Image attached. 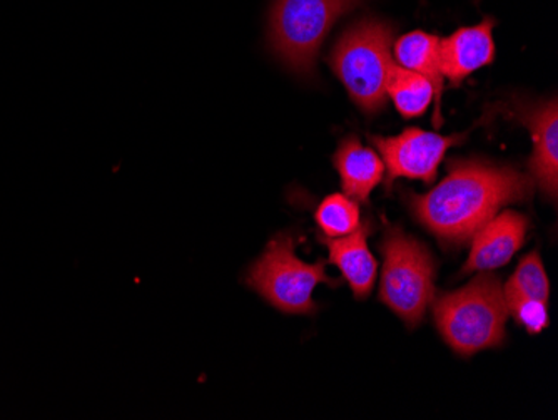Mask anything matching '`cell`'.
<instances>
[{"label": "cell", "mask_w": 558, "mask_h": 420, "mask_svg": "<svg viewBox=\"0 0 558 420\" xmlns=\"http://www.w3.org/2000/svg\"><path fill=\"white\" fill-rule=\"evenodd\" d=\"M526 231L529 219L520 213L504 212L494 216L472 238V252L462 274L492 272L507 265L525 243Z\"/></svg>", "instance_id": "8"}, {"label": "cell", "mask_w": 558, "mask_h": 420, "mask_svg": "<svg viewBox=\"0 0 558 420\" xmlns=\"http://www.w3.org/2000/svg\"><path fill=\"white\" fill-rule=\"evenodd\" d=\"M505 293H515L526 299L548 303L550 300V281L545 274L541 256L537 252L530 253L517 266L515 274L505 285Z\"/></svg>", "instance_id": "16"}, {"label": "cell", "mask_w": 558, "mask_h": 420, "mask_svg": "<svg viewBox=\"0 0 558 420\" xmlns=\"http://www.w3.org/2000/svg\"><path fill=\"white\" fill-rule=\"evenodd\" d=\"M359 4L360 0H275L269 11V51L296 76H313L319 47L335 22Z\"/></svg>", "instance_id": "5"}, {"label": "cell", "mask_w": 558, "mask_h": 420, "mask_svg": "<svg viewBox=\"0 0 558 420\" xmlns=\"http://www.w3.org/2000/svg\"><path fill=\"white\" fill-rule=\"evenodd\" d=\"M495 19L487 17L472 27L440 39L441 74L453 86H460L470 74L495 61V43L492 31Z\"/></svg>", "instance_id": "9"}, {"label": "cell", "mask_w": 558, "mask_h": 420, "mask_svg": "<svg viewBox=\"0 0 558 420\" xmlns=\"http://www.w3.org/2000/svg\"><path fill=\"white\" fill-rule=\"evenodd\" d=\"M344 194L356 203H368L372 191L384 180L385 163L359 137L348 136L333 158Z\"/></svg>", "instance_id": "12"}, {"label": "cell", "mask_w": 558, "mask_h": 420, "mask_svg": "<svg viewBox=\"0 0 558 420\" xmlns=\"http://www.w3.org/2000/svg\"><path fill=\"white\" fill-rule=\"evenodd\" d=\"M462 140L463 136H441L420 128H407L393 137L369 136L373 146L384 156L388 180L409 178L426 184L437 180L438 166L448 149Z\"/></svg>", "instance_id": "7"}, {"label": "cell", "mask_w": 558, "mask_h": 420, "mask_svg": "<svg viewBox=\"0 0 558 420\" xmlns=\"http://www.w3.org/2000/svg\"><path fill=\"white\" fill-rule=\"evenodd\" d=\"M393 27L379 19L354 22L337 40L328 62L348 96L363 111H381L387 103V86L393 71Z\"/></svg>", "instance_id": "3"}, {"label": "cell", "mask_w": 558, "mask_h": 420, "mask_svg": "<svg viewBox=\"0 0 558 420\" xmlns=\"http://www.w3.org/2000/svg\"><path fill=\"white\" fill-rule=\"evenodd\" d=\"M387 96L403 118H418L435 99L432 83L418 72L395 65L388 80Z\"/></svg>", "instance_id": "14"}, {"label": "cell", "mask_w": 558, "mask_h": 420, "mask_svg": "<svg viewBox=\"0 0 558 420\" xmlns=\"http://www.w3.org/2000/svg\"><path fill=\"white\" fill-rule=\"evenodd\" d=\"M507 316L500 278L490 272H480L462 290L440 295L434 305L438 332L462 357L500 347Z\"/></svg>", "instance_id": "2"}, {"label": "cell", "mask_w": 558, "mask_h": 420, "mask_svg": "<svg viewBox=\"0 0 558 420\" xmlns=\"http://www.w3.org/2000/svg\"><path fill=\"white\" fill-rule=\"evenodd\" d=\"M379 250L385 260L379 302L416 328L435 299L437 263L422 241L400 228H387Z\"/></svg>", "instance_id": "6"}, {"label": "cell", "mask_w": 558, "mask_h": 420, "mask_svg": "<svg viewBox=\"0 0 558 420\" xmlns=\"http://www.w3.org/2000/svg\"><path fill=\"white\" fill-rule=\"evenodd\" d=\"M504 297L509 315H512L517 320V324L522 325L529 334H541L550 324L547 303L526 299L522 295L505 293V291Z\"/></svg>", "instance_id": "17"}, {"label": "cell", "mask_w": 558, "mask_h": 420, "mask_svg": "<svg viewBox=\"0 0 558 420\" xmlns=\"http://www.w3.org/2000/svg\"><path fill=\"white\" fill-rule=\"evenodd\" d=\"M532 180L512 166L453 161L445 180L426 194H410L409 205L423 228L445 247H463L504 206L526 202Z\"/></svg>", "instance_id": "1"}, {"label": "cell", "mask_w": 558, "mask_h": 420, "mask_svg": "<svg viewBox=\"0 0 558 420\" xmlns=\"http://www.w3.org/2000/svg\"><path fill=\"white\" fill-rule=\"evenodd\" d=\"M298 238L291 231L278 233L266 244L263 255L244 275V284L263 300L288 315H313L318 305L313 300L316 285L338 287L340 280L326 275V263L315 265L296 255Z\"/></svg>", "instance_id": "4"}, {"label": "cell", "mask_w": 558, "mask_h": 420, "mask_svg": "<svg viewBox=\"0 0 558 420\" xmlns=\"http://www.w3.org/2000/svg\"><path fill=\"white\" fill-rule=\"evenodd\" d=\"M369 233L372 224L362 221L360 227L347 237H318L319 243L328 249L329 262L340 268L356 300L368 299L378 275V263L368 250Z\"/></svg>", "instance_id": "10"}, {"label": "cell", "mask_w": 558, "mask_h": 420, "mask_svg": "<svg viewBox=\"0 0 558 420\" xmlns=\"http://www.w3.org/2000/svg\"><path fill=\"white\" fill-rule=\"evenodd\" d=\"M315 219L323 237L341 238L360 227L362 213L359 203L347 194H331L319 203Z\"/></svg>", "instance_id": "15"}, {"label": "cell", "mask_w": 558, "mask_h": 420, "mask_svg": "<svg viewBox=\"0 0 558 420\" xmlns=\"http://www.w3.org/2000/svg\"><path fill=\"white\" fill-rule=\"evenodd\" d=\"M395 59L401 68L418 72L432 83L435 91V127H440L441 93H444V74L440 64V37L434 34L415 33L404 34L395 43Z\"/></svg>", "instance_id": "13"}, {"label": "cell", "mask_w": 558, "mask_h": 420, "mask_svg": "<svg viewBox=\"0 0 558 420\" xmlns=\"http://www.w3.org/2000/svg\"><path fill=\"white\" fill-rule=\"evenodd\" d=\"M534 137V155L530 169L537 187L550 202L558 193V106L555 99L532 109L523 118Z\"/></svg>", "instance_id": "11"}]
</instances>
